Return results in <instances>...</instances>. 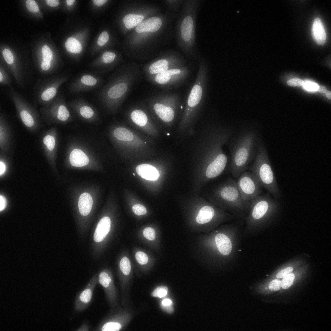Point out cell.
I'll use <instances>...</instances> for the list:
<instances>
[{
	"label": "cell",
	"mask_w": 331,
	"mask_h": 331,
	"mask_svg": "<svg viewBox=\"0 0 331 331\" xmlns=\"http://www.w3.org/2000/svg\"><path fill=\"white\" fill-rule=\"evenodd\" d=\"M235 141L231 151L230 171L235 178L239 177L247 169L255 156L256 134L253 130L243 132Z\"/></svg>",
	"instance_id": "6da1fadb"
},
{
	"label": "cell",
	"mask_w": 331,
	"mask_h": 331,
	"mask_svg": "<svg viewBox=\"0 0 331 331\" xmlns=\"http://www.w3.org/2000/svg\"><path fill=\"white\" fill-rule=\"evenodd\" d=\"M219 191L220 199L226 208L239 210L250 207V201H246L243 199L237 182L232 178H228Z\"/></svg>",
	"instance_id": "7a4b0ae2"
},
{
	"label": "cell",
	"mask_w": 331,
	"mask_h": 331,
	"mask_svg": "<svg viewBox=\"0 0 331 331\" xmlns=\"http://www.w3.org/2000/svg\"><path fill=\"white\" fill-rule=\"evenodd\" d=\"M237 184L241 196L245 201H250L261 193L262 184L257 177L251 172H243L240 175Z\"/></svg>",
	"instance_id": "3957f363"
},
{
	"label": "cell",
	"mask_w": 331,
	"mask_h": 331,
	"mask_svg": "<svg viewBox=\"0 0 331 331\" xmlns=\"http://www.w3.org/2000/svg\"><path fill=\"white\" fill-rule=\"evenodd\" d=\"M249 169L257 177L262 184L275 194L276 189L273 173L270 166L264 162L259 153L256 154L254 163Z\"/></svg>",
	"instance_id": "277c9868"
},
{
	"label": "cell",
	"mask_w": 331,
	"mask_h": 331,
	"mask_svg": "<svg viewBox=\"0 0 331 331\" xmlns=\"http://www.w3.org/2000/svg\"><path fill=\"white\" fill-rule=\"evenodd\" d=\"M101 76L99 74L85 73L81 74L71 85L70 91L73 93L90 91L101 87Z\"/></svg>",
	"instance_id": "5b68a950"
},
{
	"label": "cell",
	"mask_w": 331,
	"mask_h": 331,
	"mask_svg": "<svg viewBox=\"0 0 331 331\" xmlns=\"http://www.w3.org/2000/svg\"><path fill=\"white\" fill-rule=\"evenodd\" d=\"M98 283V279L95 278L91 279L77 296L74 304V309L76 311H83L88 307L92 298L95 288Z\"/></svg>",
	"instance_id": "8992f818"
},
{
	"label": "cell",
	"mask_w": 331,
	"mask_h": 331,
	"mask_svg": "<svg viewBox=\"0 0 331 331\" xmlns=\"http://www.w3.org/2000/svg\"><path fill=\"white\" fill-rule=\"evenodd\" d=\"M227 162V158L225 154L218 155L208 166L206 172V176L211 179L219 176L224 169Z\"/></svg>",
	"instance_id": "52a82bcc"
},
{
	"label": "cell",
	"mask_w": 331,
	"mask_h": 331,
	"mask_svg": "<svg viewBox=\"0 0 331 331\" xmlns=\"http://www.w3.org/2000/svg\"><path fill=\"white\" fill-rule=\"evenodd\" d=\"M86 101L82 98H76L71 101L70 104L75 109H79L82 117L89 119L94 115L95 113L93 108Z\"/></svg>",
	"instance_id": "ba28073f"
},
{
	"label": "cell",
	"mask_w": 331,
	"mask_h": 331,
	"mask_svg": "<svg viewBox=\"0 0 331 331\" xmlns=\"http://www.w3.org/2000/svg\"><path fill=\"white\" fill-rule=\"evenodd\" d=\"M162 25V22L160 18L152 17L142 21L136 26V31L138 33L154 32L158 30Z\"/></svg>",
	"instance_id": "9c48e42d"
},
{
	"label": "cell",
	"mask_w": 331,
	"mask_h": 331,
	"mask_svg": "<svg viewBox=\"0 0 331 331\" xmlns=\"http://www.w3.org/2000/svg\"><path fill=\"white\" fill-rule=\"evenodd\" d=\"M111 228V220L107 216L103 218L98 223L94 236L96 242H101L109 233Z\"/></svg>",
	"instance_id": "30bf717a"
},
{
	"label": "cell",
	"mask_w": 331,
	"mask_h": 331,
	"mask_svg": "<svg viewBox=\"0 0 331 331\" xmlns=\"http://www.w3.org/2000/svg\"><path fill=\"white\" fill-rule=\"evenodd\" d=\"M137 174L142 178L148 180L155 181L160 176L158 170L153 166L147 164H142L136 168Z\"/></svg>",
	"instance_id": "8fae6325"
},
{
	"label": "cell",
	"mask_w": 331,
	"mask_h": 331,
	"mask_svg": "<svg viewBox=\"0 0 331 331\" xmlns=\"http://www.w3.org/2000/svg\"><path fill=\"white\" fill-rule=\"evenodd\" d=\"M312 34L315 41L318 44L322 45L326 40V34L321 19L316 18L312 28Z\"/></svg>",
	"instance_id": "7c38bea8"
},
{
	"label": "cell",
	"mask_w": 331,
	"mask_h": 331,
	"mask_svg": "<svg viewBox=\"0 0 331 331\" xmlns=\"http://www.w3.org/2000/svg\"><path fill=\"white\" fill-rule=\"evenodd\" d=\"M215 242L220 253L224 255H227L231 253L232 245L229 238L225 234L219 233L215 238Z\"/></svg>",
	"instance_id": "4fadbf2b"
},
{
	"label": "cell",
	"mask_w": 331,
	"mask_h": 331,
	"mask_svg": "<svg viewBox=\"0 0 331 331\" xmlns=\"http://www.w3.org/2000/svg\"><path fill=\"white\" fill-rule=\"evenodd\" d=\"M69 159L71 165L76 167H82L88 165L89 159L86 155L81 150L76 149L71 152Z\"/></svg>",
	"instance_id": "5bb4252c"
},
{
	"label": "cell",
	"mask_w": 331,
	"mask_h": 331,
	"mask_svg": "<svg viewBox=\"0 0 331 331\" xmlns=\"http://www.w3.org/2000/svg\"><path fill=\"white\" fill-rule=\"evenodd\" d=\"M78 205L80 214L84 216L88 215L93 205L92 198L91 195L87 192L82 194L79 197Z\"/></svg>",
	"instance_id": "9a60e30c"
},
{
	"label": "cell",
	"mask_w": 331,
	"mask_h": 331,
	"mask_svg": "<svg viewBox=\"0 0 331 331\" xmlns=\"http://www.w3.org/2000/svg\"><path fill=\"white\" fill-rule=\"evenodd\" d=\"M154 109L158 116L165 122H170L174 118V112L171 108L158 103L154 105Z\"/></svg>",
	"instance_id": "2e32d148"
},
{
	"label": "cell",
	"mask_w": 331,
	"mask_h": 331,
	"mask_svg": "<svg viewBox=\"0 0 331 331\" xmlns=\"http://www.w3.org/2000/svg\"><path fill=\"white\" fill-rule=\"evenodd\" d=\"M215 211L213 208L210 206L203 207L199 211L196 218L198 223L203 224L210 221L214 217Z\"/></svg>",
	"instance_id": "e0dca14e"
},
{
	"label": "cell",
	"mask_w": 331,
	"mask_h": 331,
	"mask_svg": "<svg viewBox=\"0 0 331 331\" xmlns=\"http://www.w3.org/2000/svg\"><path fill=\"white\" fill-rule=\"evenodd\" d=\"M193 25V20L189 16L186 17L182 22L180 27L181 37L186 41L191 39Z\"/></svg>",
	"instance_id": "ac0fdd59"
},
{
	"label": "cell",
	"mask_w": 331,
	"mask_h": 331,
	"mask_svg": "<svg viewBox=\"0 0 331 331\" xmlns=\"http://www.w3.org/2000/svg\"><path fill=\"white\" fill-rule=\"evenodd\" d=\"M202 94V90L198 85H195L192 89L189 96L188 104L192 107L197 105L199 102Z\"/></svg>",
	"instance_id": "d6986e66"
},
{
	"label": "cell",
	"mask_w": 331,
	"mask_h": 331,
	"mask_svg": "<svg viewBox=\"0 0 331 331\" xmlns=\"http://www.w3.org/2000/svg\"><path fill=\"white\" fill-rule=\"evenodd\" d=\"M144 16L142 15L129 14L124 16L123 22L126 27L128 29L137 26L143 21Z\"/></svg>",
	"instance_id": "ffe728a7"
},
{
	"label": "cell",
	"mask_w": 331,
	"mask_h": 331,
	"mask_svg": "<svg viewBox=\"0 0 331 331\" xmlns=\"http://www.w3.org/2000/svg\"><path fill=\"white\" fill-rule=\"evenodd\" d=\"M168 67V61L161 59L152 64L149 68V72L152 74L159 73L167 70Z\"/></svg>",
	"instance_id": "44dd1931"
},
{
	"label": "cell",
	"mask_w": 331,
	"mask_h": 331,
	"mask_svg": "<svg viewBox=\"0 0 331 331\" xmlns=\"http://www.w3.org/2000/svg\"><path fill=\"white\" fill-rule=\"evenodd\" d=\"M65 46L68 51L74 54L80 53L82 50V47L80 43L72 37L67 39L65 42Z\"/></svg>",
	"instance_id": "7402d4cb"
},
{
	"label": "cell",
	"mask_w": 331,
	"mask_h": 331,
	"mask_svg": "<svg viewBox=\"0 0 331 331\" xmlns=\"http://www.w3.org/2000/svg\"><path fill=\"white\" fill-rule=\"evenodd\" d=\"M131 117L132 121L140 127L145 125L148 121L146 114L142 111L135 110L131 113Z\"/></svg>",
	"instance_id": "603a6c76"
},
{
	"label": "cell",
	"mask_w": 331,
	"mask_h": 331,
	"mask_svg": "<svg viewBox=\"0 0 331 331\" xmlns=\"http://www.w3.org/2000/svg\"><path fill=\"white\" fill-rule=\"evenodd\" d=\"M115 137L118 139L123 141H130L133 138V133L126 128L119 127L114 131Z\"/></svg>",
	"instance_id": "cb8c5ba5"
},
{
	"label": "cell",
	"mask_w": 331,
	"mask_h": 331,
	"mask_svg": "<svg viewBox=\"0 0 331 331\" xmlns=\"http://www.w3.org/2000/svg\"><path fill=\"white\" fill-rule=\"evenodd\" d=\"M121 327V324L119 323L110 321L100 325L97 329L98 330L102 331H118Z\"/></svg>",
	"instance_id": "d4e9b609"
},
{
	"label": "cell",
	"mask_w": 331,
	"mask_h": 331,
	"mask_svg": "<svg viewBox=\"0 0 331 331\" xmlns=\"http://www.w3.org/2000/svg\"><path fill=\"white\" fill-rule=\"evenodd\" d=\"M57 117L58 118L62 121L67 120L70 117L69 111L63 104H60L58 107Z\"/></svg>",
	"instance_id": "484cf974"
},
{
	"label": "cell",
	"mask_w": 331,
	"mask_h": 331,
	"mask_svg": "<svg viewBox=\"0 0 331 331\" xmlns=\"http://www.w3.org/2000/svg\"><path fill=\"white\" fill-rule=\"evenodd\" d=\"M59 85H60L51 87L44 91L41 95L42 99L44 101H48L54 97L57 92V88H58Z\"/></svg>",
	"instance_id": "4316f807"
},
{
	"label": "cell",
	"mask_w": 331,
	"mask_h": 331,
	"mask_svg": "<svg viewBox=\"0 0 331 331\" xmlns=\"http://www.w3.org/2000/svg\"><path fill=\"white\" fill-rule=\"evenodd\" d=\"M171 76L167 70L165 71L158 73L156 76L155 80L158 83L163 84L168 82Z\"/></svg>",
	"instance_id": "83f0119b"
},
{
	"label": "cell",
	"mask_w": 331,
	"mask_h": 331,
	"mask_svg": "<svg viewBox=\"0 0 331 331\" xmlns=\"http://www.w3.org/2000/svg\"><path fill=\"white\" fill-rule=\"evenodd\" d=\"M120 267L123 273L125 275H128L131 270V264L129 259L126 257L122 258L120 263Z\"/></svg>",
	"instance_id": "f1b7e54d"
},
{
	"label": "cell",
	"mask_w": 331,
	"mask_h": 331,
	"mask_svg": "<svg viewBox=\"0 0 331 331\" xmlns=\"http://www.w3.org/2000/svg\"><path fill=\"white\" fill-rule=\"evenodd\" d=\"M294 279L295 275L293 273H291L283 277L281 281L282 288L284 289L288 288L293 284Z\"/></svg>",
	"instance_id": "f546056e"
},
{
	"label": "cell",
	"mask_w": 331,
	"mask_h": 331,
	"mask_svg": "<svg viewBox=\"0 0 331 331\" xmlns=\"http://www.w3.org/2000/svg\"><path fill=\"white\" fill-rule=\"evenodd\" d=\"M20 116L24 124L28 127H31L34 124L33 119L30 114L25 110L22 111L20 113Z\"/></svg>",
	"instance_id": "4dcf8cb0"
},
{
	"label": "cell",
	"mask_w": 331,
	"mask_h": 331,
	"mask_svg": "<svg viewBox=\"0 0 331 331\" xmlns=\"http://www.w3.org/2000/svg\"><path fill=\"white\" fill-rule=\"evenodd\" d=\"M168 291L167 288L164 286H158L152 292L151 295L154 297L162 298L166 296Z\"/></svg>",
	"instance_id": "1f68e13d"
},
{
	"label": "cell",
	"mask_w": 331,
	"mask_h": 331,
	"mask_svg": "<svg viewBox=\"0 0 331 331\" xmlns=\"http://www.w3.org/2000/svg\"><path fill=\"white\" fill-rule=\"evenodd\" d=\"M116 57V55L115 53L109 51H106L102 55V61L105 64H109L113 62Z\"/></svg>",
	"instance_id": "d6a6232c"
},
{
	"label": "cell",
	"mask_w": 331,
	"mask_h": 331,
	"mask_svg": "<svg viewBox=\"0 0 331 331\" xmlns=\"http://www.w3.org/2000/svg\"><path fill=\"white\" fill-rule=\"evenodd\" d=\"M43 60L51 61L53 59V54L49 47L45 45L42 49Z\"/></svg>",
	"instance_id": "836d02e7"
},
{
	"label": "cell",
	"mask_w": 331,
	"mask_h": 331,
	"mask_svg": "<svg viewBox=\"0 0 331 331\" xmlns=\"http://www.w3.org/2000/svg\"><path fill=\"white\" fill-rule=\"evenodd\" d=\"M135 257L138 262L141 265L146 264L148 261V257L147 254L142 251H138L136 254Z\"/></svg>",
	"instance_id": "e575fe53"
},
{
	"label": "cell",
	"mask_w": 331,
	"mask_h": 331,
	"mask_svg": "<svg viewBox=\"0 0 331 331\" xmlns=\"http://www.w3.org/2000/svg\"><path fill=\"white\" fill-rule=\"evenodd\" d=\"M43 142L48 150L50 151L53 150L55 145V140L53 136L49 135L46 136L43 139Z\"/></svg>",
	"instance_id": "d590c367"
},
{
	"label": "cell",
	"mask_w": 331,
	"mask_h": 331,
	"mask_svg": "<svg viewBox=\"0 0 331 331\" xmlns=\"http://www.w3.org/2000/svg\"><path fill=\"white\" fill-rule=\"evenodd\" d=\"M143 234L146 238L150 240H153L155 237V232L154 229L150 227L145 228L143 231Z\"/></svg>",
	"instance_id": "8d00e7d4"
},
{
	"label": "cell",
	"mask_w": 331,
	"mask_h": 331,
	"mask_svg": "<svg viewBox=\"0 0 331 331\" xmlns=\"http://www.w3.org/2000/svg\"><path fill=\"white\" fill-rule=\"evenodd\" d=\"M26 4L28 10L31 12H37L39 10L38 5L34 0H27Z\"/></svg>",
	"instance_id": "74e56055"
},
{
	"label": "cell",
	"mask_w": 331,
	"mask_h": 331,
	"mask_svg": "<svg viewBox=\"0 0 331 331\" xmlns=\"http://www.w3.org/2000/svg\"><path fill=\"white\" fill-rule=\"evenodd\" d=\"M132 210L134 213L138 216L144 215L147 213L145 207L140 204L134 205L132 207Z\"/></svg>",
	"instance_id": "f35d334b"
},
{
	"label": "cell",
	"mask_w": 331,
	"mask_h": 331,
	"mask_svg": "<svg viewBox=\"0 0 331 331\" xmlns=\"http://www.w3.org/2000/svg\"><path fill=\"white\" fill-rule=\"evenodd\" d=\"M281 287V281L278 279H275L272 281L269 285V289L271 291H277L279 290Z\"/></svg>",
	"instance_id": "ab89813d"
},
{
	"label": "cell",
	"mask_w": 331,
	"mask_h": 331,
	"mask_svg": "<svg viewBox=\"0 0 331 331\" xmlns=\"http://www.w3.org/2000/svg\"><path fill=\"white\" fill-rule=\"evenodd\" d=\"M3 56L7 63L12 64L13 61V57L10 51L7 49H4L2 52Z\"/></svg>",
	"instance_id": "60d3db41"
},
{
	"label": "cell",
	"mask_w": 331,
	"mask_h": 331,
	"mask_svg": "<svg viewBox=\"0 0 331 331\" xmlns=\"http://www.w3.org/2000/svg\"><path fill=\"white\" fill-rule=\"evenodd\" d=\"M109 39L108 33L106 31H103L100 35L97 40V43L99 46H103L108 41Z\"/></svg>",
	"instance_id": "b9f144b4"
},
{
	"label": "cell",
	"mask_w": 331,
	"mask_h": 331,
	"mask_svg": "<svg viewBox=\"0 0 331 331\" xmlns=\"http://www.w3.org/2000/svg\"><path fill=\"white\" fill-rule=\"evenodd\" d=\"M293 270V268L292 267H287L279 272L277 273L276 277L278 279L283 278L288 274L291 273Z\"/></svg>",
	"instance_id": "7bdbcfd3"
},
{
	"label": "cell",
	"mask_w": 331,
	"mask_h": 331,
	"mask_svg": "<svg viewBox=\"0 0 331 331\" xmlns=\"http://www.w3.org/2000/svg\"><path fill=\"white\" fill-rule=\"evenodd\" d=\"M304 81L298 78H294L289 80L287 82L288 85L292 86H300L303 85Z\"/></svg>",
	"instance_id": "ee69618b"
},
{
	"label": "cell",
	"mask_w": 331,
	"mask_h": 331,
	"mask_svg": "<svg viewBox=\"0 0 331 331\" xmlns=\"http://www.w3.org/2000/svg\"><path fill=\"white\" fill-rule=\"evenodd\" d=\"M303 85L305 89L310 91H317L318 88L317 84L310 82H306L304 83Z\"/></svg>",
	"instance_id": "f6af8a7d"
},
{
	"label": "cell",
	"mask_w": 331,
	"mask_h": 331,
	"mask_svg": "<svg viewBox=\"0 0 331 331\" xmlns=\"http://www.w3.org/2000/svg\"><path fill=\"white\" fill-rule=\"evenodd\" d=\"M50 61L43 60L41 64L42 69L44 70H48L50 66Z\"/></svg>",
	"instance_id": "bcb514c9"
},
{
	"label": "cell",
	"mask_w": 331,
	"mask_h": 331,
	"mask_svg": "<svg viewBox=\"0 0 331 331\" xmlns=\"http://www.w3.org/2000/svg\"><path fill=\"white\" fill-rule=\"evenodd\" d=\"M161 307L163 309L168 313H171L173 312L174 309L172 304L167 306L161 305Z\"/></svg>",
	"instance_id": "7dc6e473"
},
{
	"label": "cell",
	"mask_w": 331,
	"mask_h": 331,
	"mask_svg": "<svg viewBox=\"0 0 331 331\" xmlns=\"http://www.w3.org/2000/svg\"><path fill=\"white\" fill-rule=\"evenodd\" d=\"M6 201L5 198L3 196L1 195L0 196V210L1 211L5 207Z\"/></svg>",
	"instance_id": "c3c4849f"
},
{
	"label": "cell",
	"mask_w": 331,
	"mask_h": 331,
	"mask_svg": "<svg viewBox=\"0 0 331 331\" xmlns=\"http://www.w3.org/2000/svg\"><path fill=\"white\" fill-rule=\"evenodd\" d=\"M46 4L51 7H55L58 5L59 4L58 0H46Z\"/></svg>",
	"instance_id": "681fc988"
},
{
	"label": "cell",
	"mask_w": 331,
	"mask_h": 331,
	"mask_svg": "<svg viewBox=\"0 0 331 331\" xmlns=\"http://www.w3.org/2000/svg\"><path fill=\"white\" fill-rule=\"evenodd\" d=\"M107 0H94L93 1L95 4L98 6L102 5L106 3Z\"/></svg>",
	"instance_id": "f907efd6"
},
{
	"label": "cell",
	"mask_w": 331,
	"mask_h": 331,
	"mask_svg": "<svg viewBox=\"0 0 331 331\" xmlns=\"http://www.w3.org/2000/svg\"><path fill=\"white\" fill-rule=\"evenodd\" d=\"M172 304V302L171 300L168 299H166L163 300L162 302L161 305L164 306H169Z\"/></svg>",
	"instance_id": "816d5d0a"
},
{
	"label": "cell",
	"mask_w": 331,
	"mask_h": 331,
	"mask_svg": "<svg viewBox=\"0 0 331 331\" xmlns=\"http://www.w3.org/2000/svg\"><path fill=\"white\" fill-rule=\"evenodd\" d=\"M168 71L171 76L175 74H179L180 73V70L178 69H170L168 70Z\"/></svg>",
	"instance_id": "f5cc1de1"
},
{
	"label": "cell",
	"mask_w": 331,
	"mask_h": 331,
	"mask_svg": "<svg viewBox=\"0 0 331 331\" xmlns=\"http://www.w3.org/2000/svg\"><path fill=\"white\" fill-rule=\"evenodd\" d=\"M0 174L1 175L3 174L5 170V166L4 164L1 162H0Z\"/></svg>",
	"instance_id": "db71d44e"
},
{
	"label": "cell",
	"mask_w": 331,
	"mask_h": 331,
	"mask_svg": "<svg viewBox=\"0 0 331 331\" xmlns=\"http://www.w3.org/2000/svg\"><path fill=\"white\" fill-rule=\"evenodd\" d=\"M317 91L320 93H325L327 90L325 87L321 85L318 86Z\"/></svg>",
	"instance_id": "11a10c76"
},
{
	"label": "cell",
	"mask_w": 331,
	"mask_h": 331,
	"mask_svg": "<svg viewBox=\"0 0 331 331\" xmlns=\"http://www.w3.org/2000/svg\"><path fill=\"white\" fill-rule=\"evenodd\" d=\"M326 97L329 99L330 100L331 98V91H327V92L325 93Z\"/></svg>",
	"instance_id": "9f6ffc18"
},
{
	"label": "cell",
	"mask_w": 331,
	"mask_h": 331,
	"mask_svg": "<svg viewBox=\"0 0 331 331\" xmlns=\"http://www.w3.org/2000/svg\"><path fill=\"white\" fill-rule=\"evenodd\" d=\"M66 3L67 5L70 6L72 5L75 1V0H67Z\"/></svg>",
	"instance_id": "6f0895ef"
},
{
	"label": "cell",
	"mask_w": 331,
	"mask_h": 331,
	"mask_svg": "<svg viewBox=\"0 0 331 331\" xmlns=\"http://www.w3.org/2000/svg\"><path fill=\"white\" fill-rule=\"evenodd\" d=\"M2 79H3V76H2V75L1 72H0V82H1L2 81Z\"/></svg>",
	"instance_id": "680465c9"
},
{
	"label": "cell",
	"mask_w": 331,
	"mask_h": 331,
	"mask_svg": "<svg viewBox=\"0 0 331 331\" xmlns=\"http://www.w3.org/2000/svg\"><path fill=\"white\" fill-rule=\"evenodd\" d=\"M169 135H170V134H169V133H168L167 134V136H169Z\"/></svg>",
	"instance_id": "91938a15"
},
{
	"label": "cell",
	"mask_w": 331,
	"mask_h": 331,
	"mask_svg": "<svg viewBox=\"0 0 331 331\" xmlns=\"http://www.w3.org/2000/svg\"><path fill=\"white\" fill-rule=\"evenodd\" d=\"M133 175H134V176H135V174H134V173H133Z\"/></svg>",
	"instance_id": "94428289"
},
{
	"label": "cell",
	"mask_w": 331,
	"mask_h": 331,
	"mask_svg": "<svg viewBox=\"0 0 331 331\" xmlns=\"http://www.w3.org/2000/svg\"><path fill=\"white\" fill-rule=\"evenodd\" d=\"M181 109H182V106H181Z\"/></svg>",
	"instance_id": "6125c7cd"
},
{
	"label": "cell",
	"mask_w": 331,
	"mask_h": 331,
	"mask_svg": "<svg viewBox=\"0 0 331 331\" xmlns=\"http://www.w3.org/2000/svg\"><path fill=\"white\" fill-rule=\"evenodd\" d=\"M145 143H146V142H145Z\"/></svg>",
	"instance_id": "be15d7a7"
}]
</instances>
